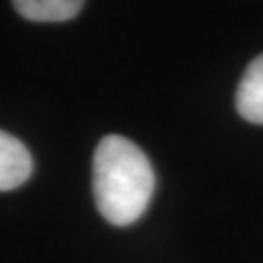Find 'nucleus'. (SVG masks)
<instances>
[{
	"mask_svg": "<svg viewBox=\"0 0 263 263\" xmlns=\"http://www.w3.org/2000/svg\"><path fill=\"white\" fill-rule=\"evenodd\" d=\"M154 170L146 154L133 141L107 135L94 152V199L107 222H137L154 193Z\"/></svg>",
	"mask_w": 263,
	"mask_h": 263,
	"instance_id": "nucleus-1",
	"label": "nucleus"
},
{
	"mask_svg": "<svg viewBox=\"0 0 263 263\" xmlns=\"http://www.w3.org/2000/svg\"><path fill=\"white\" fill-rule=\"evenodd\" d=\"M33 170L29 151L8 133L0 131V191L20 187Z\"/></svg>",
	"mask_w": 263,
	"mask_h": 263,
	"instance_id": "nucleus-2",
	"label": "nucleus"
},
{
	"mask_svg": "<svg viewBox=\"0 0 263 263\" xmlns=\"http://www.w3.org/2000/svg\"><path fill=\"white\" fill-rule=\"evenodd\" d=\"M236 109L246 121L263 125V53L246 68L236 92Z\"/></svg>",
	"mask_w": 263,
	"mask_h": 263,
	"instance_id": "nucleus-3",
	"label": "nucleus"
},
{
	"mask_svg": "<svg viewBox=\"0 0 263 263\" xmlns=\"http://www.w3.org/2000/svg\"><path fill=\"white\" fill-rule=\"evenodd\" d=\"M78 0H18L14 8L20 16L31 22H66L82 10Z\"/></svg>",
	"mask_w": 263,
	"mask_h": 263,
	"instance_id": "nucleus-4",
	"label": "nucleus"
}]
</instances>
